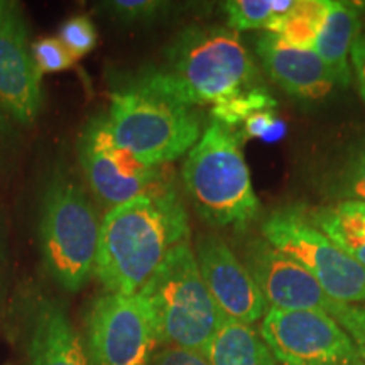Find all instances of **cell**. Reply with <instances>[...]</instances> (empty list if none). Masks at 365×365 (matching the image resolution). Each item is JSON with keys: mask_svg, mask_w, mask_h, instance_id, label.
<instances>
[{"mask_svg": "<svg viewBox=\"0 0 365 365\" xmlns=\"http://www.w3.org/2000/svg\"><path fill=\"white\" fill-rule=\"evenodd\" d=\"M195 257L205 286L223 319L254 325L266 313V299L249 269L220 237H198Z\"/></svg>", "mask_w": 365, "mask_h": 365, "instance_id": "obj_12", "label": "cell"}, {"mask_svg": "<svg viewBox=\"0 0 365 365\" xmlns=\"http://www.w3.org/2000/svg\"><path fill=\"white\" fill-rule=\"evenodd\" d=\"M296 0H230L223 4L228 27L235 33L240 31H266L271 22L284 16Z\"/></svg>", "mask_w": 365, "mask_h": 365, "instance_id": "obj_20", "label": "cell"}, {"mask_svg": "<svg viewBox=\"0 0 365 365\" xmlns=\"http://www.w3.org/2000/svg\"><path fill=\"white\" fill-rule=\"evenodd\" d=\"M245 267L271 308L319 309L339 323L350 308L333 301L307 269L271 247L264 239L249 245Z\"/></svg>", "mask_w": 365, "mask_h": 365, "instance_id": "obj_11", "label": "cell"}, {"mask_svg": "<svg viewBox=\"0 0 365 365\" xmlns=\"http://www.w3.org/2000/svg\"><path fill=\"white\" fill-rule=\"evenodd\" d=\"M340 325L346 333L352 335V340L357 349L360 365H365V308L350 307L340 319Z\"/></svg>", "mask_w": 365, "mask_h": 365, "instance_id": "obj_27", "label": "cell"}, {"mask_svg": "<svg viewBox=\"0 0 365 365\" xmlns=\"http://www.w3.org/2000/svg\"><path fill=\"white\" fill-rule=\"evenodd\" d=\"M257 68L239 33L228 26H190L164 51V65L149 66L122 86L198 107L217 105L250 88Z\"/></svg>", "mask_w": 365, "mask_h": 365, "instance_id": "obj_2", "label": "cell"}, {"mask_svg": "<svg viewBox=\"0 0 365 365\" xmlns=\"http://www.w3.org/2000/svg\"><path fill=\"white\" fill-rule=\"evenodd\" d=\"M271 247L303 266L325 293L340 304L365 303V267L313 225L301 208H282L262 223Z\"/></svg>", "mask_w": 365, "mask_h": 365, "instance_id": "obj_7", "label": "cell"}, {"mask_svg": "<svg viewBox=\"0 0 365 365\" xmlns=\"http://www.w3.org/2000/svg\"><path fill=\"white\" fill-rule=\"evenodd\" d=\"M139 294L153 314L159 345L205 354L223 322L188 240L170 250Z\"/></svg>", "mask_w": 365, "mask_h": 365, "instance_id": "obj_4", "label": "cell"}, {"mask_svg": "<svg viewBox=\"0 0 365 365\" xmlns=\"http://www.w3.org/2000/svg\"><path fill=\"white\" fill-rule=\"evenodd\" d=\"M31 51H33L36 66L39 68L43 75L70 70L76 61L73 54L66 49V46L54 36H46V38L34 41L31 44Z\"/></svg>", "mask_w": 365, "mask_h": 365, "instance_id": "obj_23", "label": "cell"}, {"mask_svg": "<svg viewBox=\"0 0 365 365\" xmlns=\"http://www.w3.org/2000/svg\"><path fill=\"white\" fill-rule=\"evenodd\" d=\"M276 105V98L264 86H250L235 97L213 105L210 113H212V120L220 122V124L232 129V127L244 124L254 113L274 110Z\"/></svg>", "mask_w": 365, "mask_h": 365, "instance_id": "obj_21", "label": "cell"}, {"mask_svg": "<svg viewBox=\"0 0 365 365\" xmlns=\"http://www.w3.org/2000/svg\"><path fill=\"white\" fill-rule=\"evenodd\" d=\"M150 365H210V362L203 352L164 346L161 352L154 355Z\"/></svg>", "mask_w": 365, "mask_h": 365, "instance_id": "obj_28", "label": "cell"}, {"mask_svg": "<svg viewBox=\"0 0 365 365\" xmlns=\"http://www.w3.org/2000/svg\"><path fill=\"white\" fill-rule=\"evenodd\" d=\"M9 6H11V2H6V0H0V24H2L4 17H6Z\"/></svg>", "mask_w": 365, "mask_h": 365, "instance_id": "obj_31", "label": "cell"}, {"mask_svg": "<svg viewBox=\"0 0 365 365\" xmlns=\"http://www.w3.org/2000/svg\"><path fill=\"white\" fill-rule=\"evenodd\" d=\"M182 182L198 215L212 227L244 230L257 217L259 203L240 135L212 120L182 163Z\"/></svg>", "mask_w": 365, "mask_h": 365, "instance_id": "obj_3", "label": "cell"}, {"mask_svg": "<svg viewBox=\"0 0 365 365\" xmlns=\"http://www.w3.org/2000/svg\"><path fill=\"white\" fill-rule=\"evenodd\" d=\"M340 195L345 200L365 202V153L350 164L341 180Z\"/></svg>", "mask_w": 365, "mask_h": 365, "instance_id": "obj_26", "label": "cell"}, {"mask_svg": "<svg viewBox=\"0 0 365 365\" xmlns=\"http://www.w3.org/2000/svg\"><path fill=\"white\" fill-rule=\"evenodd\" d=\"M350 61H352L355 78H357L360 97L365 103V33H360L357 41H355L352 53H350Z\"/></svg>", "mask_w": 365, "mask_h": 365, "instance_id": "obj_30", "label": "cell"}, {"mask_svg": "<svg viewBox=\"0 0 365 365\" xmlns=\"http://www.w3.org/2000/svg\"><path fill=\"white\" fill-rule=\"evenodd\" d=\"M58 38L66 49L73 54V58L80 59L85 54L93 51L97 46V27L88 16H75L63 22L59 27Z\"/></svg>", "mask_w": 365, "mask_h": 365, "instance_id": "obj_22", "label": "cell"}, {"mask_svg": "<svg viewBox=\"0 0 365 365\" xmlns=\"http://www.w3.org/2000/svg\"><path fill=\"white\" fill-rule=\"evenodd\" d=\"M261 336L282 365H360L352 336L319 309L269 308Z\"/></svg>", "mask_w": 365, "mask_h": 365, "instance_id": "obj_9", "label": "cell"}, {"mask_svg": "<svg viewBox=\"0 0 365 365\" xmlns=\"http://www.w3.org/2000/svg\"><path fill=\"white\" fill-rule=\"evenodd\" d=\"M286 134V125L277 118L274 110H264L259 113H254L244 122V137H259V139L266 140V143H274L279 140L282 135Z\"/></svg>", "mask_w": 365, "mask_h": 365, "instance_id": "obj_25", "label": "cell"}, {"mask_svg": "<svg viewBox=\"0 0 365 365\" xmlns=\"http://www.w3.org/2000/svg\"><path fill=\"white\" fill-rule=\"evenodd\" d=\"M43 73L36 66L29 27L17 4L7 9L0 24V103L19 125H29L43 105Z\"/></svg>", "mask_w": 365, "mask_h": 365, "instance_id": "obj_13", "label": "cell"}, {"mask_svg": "<svg viewBox=\"0 0 365 365\" xmlns=\"http://www.w3.org/2000/svg\"><path fill=\"white\" fill-rule=\"evenodd\" d=\"M188 237V213L175 185L166 180L105 213L95 277L107 293L139 294L170 250Z\"/></svg>", "mask_w": 365, "mask_h": 365, "instance_id": "obj_1", "label": "cell"}, {"mask_svg": "<svg viewBox=\"0 0 365 365\" xmlns=\"http://www.w3.org/2000/svg\"><path fill=\"white\" fill-rule=\"evenodd\" d=\"M205 355L210 365H276L261 333L230 319H223Z\"/></svg>", "mask_w": 365, "mask_h": 365, "instance_id": "obj_17", "label": "cell"}, {"mask_svg": "<svg viewBox=\"0 0 365 365\" xmlns=\"http://www.w3.org/2000/svg\"><path fill=\"white\" fill-rule=\"evenodd\" d=\"M255 51L267 75L293 97L323 98L336 85L330 68L313 49L294 48L266 31L255 41Z\"/></svg>", "mask_w": 365, "mask_h": 365, "instance_id": "obj_14", "label": "cell"}, {"mask_svg": "<svg viewBox=\"0 0 365 365\" xmlns=\"http://www.w3.org/2000/svg\"><path fill=\"white\" fill-rule=\"evenodd\" d=\"M0 266H2V250H0Z\"/></svg>", "mask_w": 365, "mask_h": 365, "instance_id": "obj_32", "label": "cell"}, {"mask_svg": "<svg viewBox=\"0 0 365 365\" xmlns=\"http://www.w3.org/2000/svg\"><path fill=\"white\" fill-rule=\"evenodd\" d=\"M100 223L83 185L56 173L41 200L39 249L46 271L68 293H78L93 276Z\"/></svg>", "mask_w": 365, "mask_h": 365, "instance_id": "obj_5", "label": "cell"}, {"mask_svg": "<svg viewBox=\"0 0 365 365\" xmlns=\"http://www.w3.org/2000/svg\"><path fill=\"white\" fill-rule=\"evenodd\" d=\"M308 217L328 239L365 267V202L344 200L309 212Z\"/></svg>", "mask_w": 365, "mask_h": 365, "instance_id": "obj_18", "label": "cell"}, {"mask_svg": "<svg viewBox=\"0 0 365 365\" xmlns=\"http://www.w3.org/2000/svg\"><path fill=\"white\" fill-rule=\"evenodd\" d=\"M360 12L362 7L355 4L328 0L325 19L313 46V51L330 68L333 78L341 86H349L352 78L349 61L355 41L362 33Z\"/></svg>", "mask_w": 365, "mask_h": 365, "instance_id": "obj_16", "label": "cell"}, {"mask_svg": "<svg viewBox=\"0 0 365 365\" xmlns=\"http://www.w3.org/2000/svg\"><path fill=\"white\" fill-rule=\"evenodd\" d=\"M29 365H90L83 340L58 299L39 298L27 323Z\"/></svg>", "mask_w": 365, "mask_h": 365, "instance_id": "obj_15", "label": "cell"}, {"mask_svg": "<svg viewBox=\"0 0 365 365\" xmlns=\"http://www.w3.org/2000/svg\"><path fill=\"white\" fill-rule=\"evenodd\" d=\"M90 365H150L159 345L153 314L140 294L105 293L85 314Z\"/></svg>", "mask_w": 365, "mask_h": 365, "instance_id": "obj_8", "label": "cell"}, {"mask_svg": "<svg viewBox=\"0 0 365 365\" xmlns=\"http://www.w3.org/2000/svg\"><path fill=\"white\" fill-rule=\"evenodd\" d=\"M78 158L90 190L108 210L166 181L161 168L140 163L112 139L105 115L91 117L83 127L78 139Z\"/></svg>", "mask_w": 365, "mask_h": 365, "instance_id": "obj_10", "label": "cell"}, {"mask_svg": "<svg viewBox=\"0 0 365 365\" xmlns=\"http://www.w3.org/2000/svg\"><path fill=\"white\" fill-rule=\"evenodd\" d=\"M17 122L0 103V161L12 153L14 145L19 139V130H17Z\"/></svg>", "mask_w": 365, "mask_h": 365, "instance_id": "obj_29", "label": "cell"}, {"mask_svg": "<svg viewBox=\"0 0 365 365\" xmlns=\"http://www.w3.org/2000/svg\"><path fill=\"white\" fill-rule=\"evenodd\" d=\"M327 9L328 0H296L294 6L284 16L274 19L266 31L294 48L313 49Z\"/></svg>", "mask_w": 365, "mask_h": 365, "instance_id": "obj_19", "label": "cell"}, {"mask_svg": "<svg viewBox=\"0 0 365 365\" xmlns=\"http://www.w3.org/2000/svg\"><path fill=\"white\" fill-rule=\"evenodd\" d=\"M105 118L112 139L153 168L185 156L203 134L196 107L130 86L113 91Z\"/></svg>", "mask_w": 365, "mask_h": 365, "instance_id": "obj_6", "label": "cell"}, {"mask_svg": "<svg viewBox=\"0 0 365 365\" xmlns=\"http://www.w3.org/2000/svg\"><path fill=\"white\" fill-rule=\"evenodd\" d=\"M170 4L159 0H112L105 2L103 9L110 12L118 22L124 24H137L149 22L166 11Z\"/></svg>", "mask_w": 365, "mask_h": 365, "instance_id": "obj_24", "label": "cell"}]
</instances>
